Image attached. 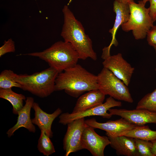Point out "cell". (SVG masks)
<instances>
[{"mask_svg":"<svg viewBox=\"0 0 156 156\" xmlns=\"http://www.w3.org/2000/svg\"><path fill=\"white\" fill-rule=\"evenodd\" d=\"M64 24L61 35L64 41L71 44L79 54V59L90 58L93 60L97 59L92 46V41L85 33L81 23L75 17L67 5L62 10Z\"/></svg>","mask_w":156,"mask_h":156,"instance_id":"obj_1","label":"cell"},{"mask_svg":"<svg viewBox=\"0 0 156 156\" xmlns=\"http://www.w3.org/2000/svg\"><path fill=\"white\" fill-rule=\"evenodd\" d=\"M98 89L97 75L78 64L59 73L55 81V91L64 90L75 98L85 92Z\"/></svg>","mask_w":156,"mask_h":156,"instance_id":"obj_2","label":"cell"},{"mask_svg":"<svg viewBox=\"0 0 156 156\" xmlns=\"http://www.w3.org/2000/svg\"><path fill=\"white\" fill-rule=\"evenodd\" d=\"M23 55L39 58L59 73L76 65L79 59L78 53L71 44L61 40L55 42L42 51Z\"/></svg>","mask_w":156,"mask_h":156,"instance_id":"obj_3","label":"cell"},{"mask_svg":"<svg viewBox=\"0 0 156 156\" xmlns=\"http://www.w3.org/2000/svg\"><path fill=\"white\" fill-rule=\"evenodd\" d=\"M59 73L55 69L50 67L30 75L17 74L15 80L24 90L39 97L45 98L55 91V81Z\"/></svg>","mask_w":156,"mask_h":156,"instance_id":"obj_4","label":"cell"},{"mask_svg":"<svg viewBox=\"0 0 156 156\" xmlns=\"http://www.w3.org/2000/svg\"><path fill=\"white\" fill-rule=\"evenodd\" d=\"M130 15L127 21L121 26L122 29L125 32L132 31L136 40L144 38L147 33L153 25V22L149 13V8L145 7L142 0L138 3L134 1L128 3Z\"/></svg>","mask_w":156,"mask_h":156,"instance_id":"obj_5","label":"cell"},{"mask_svg":"<svg viewBox=\"0 0 156 156\" xmlns=\"http://www.w3.org/2000/svg\"><path fill=\"white\" fill-rule=\"evenodd\" d=\"M97 78L99 89L105 95L118 100L133 102L127 86L108 69L103 67Z\"/></svg>","mask_w":156,"mask_h":156,"instance_id":"obj_6","label":"cell"},{"mask_svg":"<svg viewBox=\"0 0 156 156\" xmlns=\"http://www.w3.org/2000/svg\"><path fill=\"white\" fill-rule=\"evenodd\" d=\"M102 57L104 60L102 63L103 67L110 70L128 86L134 68L123 58L120 53L113 55L110 53L102 54Z\"/></svg>","mask_w":156,"mask_h":156,"instance_id":"obj_7","label":"cell"},{"mask_svg":"<svg viewBox=\"0 0 156 156\" xmlns=\"http://www.w3.org/2000/svg\"><path fill=\"white\" fill-rule=\"evenodd\" d=\"M122 103L110 96L101 104L85 111L76 113H62L59 117V123L65 125L76 119L91 116H98L103 118H109L112 116L107 112L109 109L115 107H121Z\"/></svg>","mask_w":156,"mask_h":156,"instance_id":"obj_8","label":"cell"},{"mask_svg":"<svg viewBox=\"0 0 156 156\" xmlns=\"http://www.w3.org/2000/svg\"><path fill=\"white\" fill-rule=\"evenodd\" d=\"M84 118L74 120L68 123L66 133L63 140L65 155L83 149L81 138L86 125Z\"/></svg>","mask_w":156,"mask_h":156,"instance_id":"obj_9","label":"cell"},{"mask_svg":"<svg viewBox=\"0 0 156 156\" xmlns=\"http://www.w3.org/2000/svg\"><path fill=\"white\" fill-rule=\"evenodd\" d=\"M94 129L86 124L81 138L83 149H87L93 156H104V149L110 144V141L107 136L98 134Z\"/></svg>","mask_w":156,"mask_h":156,"instance_id":"obj_10","label":"cell"},{"mask_svg":"<svg viewBox=\"0 0 156 156\" xmlns=\"http://www.w3.org/2000/svg\"><path fill=\"white\" fill-rule=\"evenodd\" d=\"M108 111L112 115L123 118L130 123L137 126H142L147 123L156 124V112L145 109L129 110L125 109L111 108Z\"/></svg>","mask_w":156,"mask_h":156,"instance_id":"obj_11","label":"cell"},{"mask_svg":"<svg viewBox=\"0 0 156 156\" xmlns=\"http://www.w3.org/2000/svg\"><path fill=\"white\" fill-rule=\"evenodd\" d=\"M85 122L94 129L105 131L106 133L114 136L119 135L122 133L131 130L138 126L122 118L115 120H109L104 123L98 122L93 118L85 120Z\"/></svg>","mask_w":156,"mask_h":156,"instance_id":"obj_12","label":"cell"},{"mask_svg":"<svg viewBox=\"0 0 156 156\" xmlns=\"http://www.w3.org/2000/svg\"><path fill=\"white\" fill-rule=\"evenodd\" d=\"M32 108L35 112L34 117L31 119L32 123L40 130H43L50 138H52L53 133L51 125L54 120L62 113L61 109L58 108L52 113L48 114L41 109L38 104L34 102Z\"/></svg>","mask_w":156,"mask_h":156,"instance_id":"obj_13","label":"cell"},{"mask_svg":"<svg viewBox=\"0 0 156 156\" xmlns=\"http://www.w3.org/2000/svg\"><path fill=\"white\" fill-rule=\"evenodd\" d=\"M34 103L33 97L29 96L26 98L25 105L18 112L16 123L6 132L8 137L13 135L14 132L21 127H24L31 132H35V127L32 123L30 117L31 110Z\"/></svg>","mask_w":156,"mask_h":156,"instance_id":"obj_14","label":"cell"},{"mask_svg":"<svg viewBox=\"0 0 156 156\" xmlns=\"http://www.w3.org/2000/svg\"><path fill=\"white\" fill-rule=\"evenodd\" d=\"M106 134L110 141L111 146L116 151L117 155L139 156L134 138L125 135Z\"/></svg>","mask_w":156,"mask_h":156,"instance_id":"obj_15","label":"cell"},{"mask_svg":"<svg viewBox=\"0 0 156 156\" xmlns=\"http://www.w3.org/2000/svg\"><path fill=\"white\" fill-rule=\"evenodd\" d=\"M77 99L72 113L83 112L103 103L105 95L99 89L90 90Z\"/></svg>","mask_w":156,"mask_h":156,"instance_id":"obj_16","label":"cell"},{"mask_svg":"<svg viewBox=\"0 0 156 156\" xmlns=\"http://www.w3.org/2000/svg\"><path fill=\"white\" fill-rule=\"evenodd\" d=\"M113 11L116 13V16L113 27L109 30L112 37L110 44L107 47L109 50L112 45L116 46L118 45V42L116 38V32L120 26L127 21L130 15L128 3L120 2L116 0L113 3Z\"/></svg>","mask_w":156,"mask_h":156,"instance_id":"obj_17","label":"cell"},{"mask_svg":"<svg viewBox=\"0 0 156 156\" xmlns=\"http://www.w3.org/2000/svg\"><path fill=\"white\" fill-rule=\"evenodd\" d=\"M0 98L11 103L13 107L12 112L16 115L23 107V100L26 99L24 95L14 92L12 88L0 89Z\"/></svg>","mask_w":156,"mask_h":156,"instance_id":"obj_18","label":"cell"},{"mask_svg":"<svg viewBox=\"0 0 156 156\" xmlns=\"http://www.w3.org/2000/svg\"><path fill=\"white\" fill-rule=\"evenodd\" d=\"M119 135H125L133 138L153 141L156 140V131L151 130L148 126H138L123 132Z\"/></svg>","mask_w":156,"mask_h":156,"instance_id":"obj_19","label":"cell"},{"mask_svg":"<svg viewBox=\"0 0 156 156\" xmlns=\"http://www.w3.org/2000/svg\"><path fill=\"white\" fill-rule=\"evenodd\" d=\"M40 130V135L38 141V149L44 155L49 156L55 152V148L50 138L43 130Z\"/></svg>","mask_w":156,"mask_h":156,"instance_id":"obj_20","label":"cell"},{"mask_svg":"<svg viewBox=\"0 0 156 156\" xmlns=\"http://www.w3.org/2000/svg\"><path fill=\"white\" fill-rule=\"evenodd\" d=\"M17 74L10 70H5L0 74V89L12 88L17 87L21 88V85L15 80Z\"/></svg>","mask_w":156,"mask_h":156,"instance_id":"obj_21","label":"cell"},{"mask_svg":"<svg viewBox=\"0 0 156 156\" xmlns=\"http://www.w3.org/2000/svg\"><path fill=\"white\" fill-rule=\"evenodd\" d=\"M136 109L156 112V88L152 92L145 95L138 102Z\"/></svg>","mask_w":156,"mask_h":156,"instance_id":"obj_22","label":"cell"},{"mask_svg":"<svg viewBox=\"0 0 156 156\" xmlns=\"http://www.w3.org/2000/svg\"><path fill=\"white\" fill-rule=\"evenodd\" d=\"M134 139L139 156H154L151 151L153 144L151 141Z\"/></svg>","mask_w":156,"mask_h":156,"instance_id":"obj_23","label":"cell"},{"mask_svg":"<svg viewBox=\"0 0 156 156\" xmlns=\"http://www.w3.org/2000/svg\"><path fill=\"white\" fill-rule=\"evenodd\" d=\"M15 51L14 42L12 38H9L5 40L3 44L0 47V57L7 53H14Z\"/></svg>","mask_w":156,"mask_h":156,"instance_id":"obj_24","label":"cell"},{"mask_svg":"<svg viewBox=\"0 0 156 156\" xmlns=\"http://www.w3.org/2000/svg\"><path fill=\"white\" fill-rule=\"evenodd\" d=\"M147 40L148 44L154 48H156V25H153L147 34Z\"/></svg>","mask_w":156,"mask_h":156,"instance_id":"obj_25","label":"cell"},{"mask_svg":"<svg viewBox=\"0 0 156 156\" xmlns=\"http://www.w3.org/2000/svg\"><path fill=\"white\" fill-rule=\"evenodd\" d=\"M150 14L153 22L156 21V0H150Z\"/></svg>","mask_w":156,"mask_h":156,"instance_id":"obj_26","label":"cell"},{"mask_svg":"<svg viewBox=\"0 0 156 156\" xmlns=\"http://www.w3.org/2000/svg\"><path fill=\"white\" fill-rule=\"evenodd\" d=\"M152 146L151 149V152L154 156H156V140L151 141Z\"/></svg>","mask_w":156,"mask_h":156,"instance_id":"obj_27","label":"cell"},{"mask_svg":"<svg viewBox=\"0 0 156 156\" xmlns=\"http://www.w3.org/2000/svg\"><path fill=\"white\" fill-rule=\"evenodd\" d=\"M119 2L124 3H128L129 2L134 1V0H116Z\"/></svg>","mask_w":156,"mask_h":156,"instance_id":"obj_28","label":"cell"},{"mask_svg":"<svg viewBox=\"0 0 156 156\" xmlns=\"http://www.w3.org/2000/svg\"><path fill=\"white\" fill-rule=\"evenodd\" d=\"M143 2L145 4L148 1H149L150 0H142Z\"/></svg>","mask_w":156,"mask_h":156,"instance_id":"obj_29","label":"cell"},{"mask_svg":"<svg viewBox=\"0 0 156 156\" xmlns=\"http://www.w3.org/2000/svg\"><path fill=\"white\" fill-rule=\"evenodd\" d=\"M155 49V52H156V48H154ZM155 70L156 71V68H155Z\"/></svg>","mask_w":156,"mask_h":156,"instance_id":"obj_30","label":"cell"}]
</instances>
